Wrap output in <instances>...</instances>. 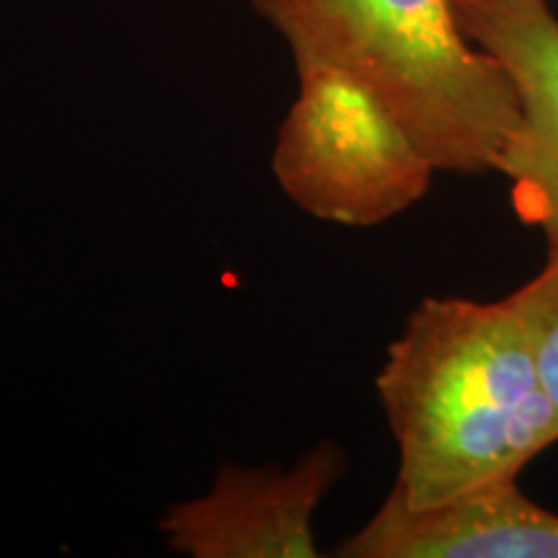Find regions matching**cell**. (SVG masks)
I'll return each mask as SVG.
<instances>
[{"mask_svg": "<svg viewBox=\"0 0 558 558\" xmlns=\"http://www.w3.org/2000/svg\"><path fill=\"white\" fill-rule=\"evenodd\" d=\"M375 393L399 450L390 488L411 509L520 478L558 445V409L507 298L418 300Z\"/></svg>", "mask_w": 558, "mask_h": 558, "instance_id": "1", "label": "cell"}, {"mask_svg": "<svg viewBox=\"0 0 558 558\" xmlns=\"http://www.w3.org/2000/svg\"><path fill=\"white\" fill-rule=\"evenodd\" d=\"M298 65L373 90L439 173H497L520 104L497 62L460 32L452 0H251Z\"/></svg>", "mask_w": 558, "mask_h": 558, "instance_id": "2", "label": "cell"}, {"mask_svg": "<svg viewBox=\"0 0 558 558\" xmlns=\"http://www.w3.org/2000/svg\"><path fill=\"white\" fill-rule=\"evenodd\" d=\"M298 94L277 130L271 173L320 222L373 228L427 197L437 166L365 83L329 65H298Z\"/></svg>", "mask_w": 558, "mask_h": 558, "instance_id": "3", "label": "cell"}, {"mask_svg": "<svg viewBox=\"0 0 558 558\" xmlns=\"http://www.w3.org/2000/svg\"><path fill=\"white\" fill-rule=\"evenodd\" d=\"M347 471L333 439L290 465L222 463L205 494L163 509L158 535L186 558H316V512Z\"/></svg>", "mask_w": 558, "mask_h": 558, "instance_id": "4", "label": "cell"}, {"mask_svg": "<svg viewBox=\"0 0 558 558\" xmlns=\"http://www.w3.org/2000/svg\"><path fill=\"white\" fill-rule=\"evenodd\" d=\"M452 11L518 94L520 128L497 169L514 213L558 246V16L548 0H452Z\"/></svg>", "mask_w": 558, "mask_h": 558, "instance_id": "5", "label": "cell"}, {"mask_svg": "<svg viewBox=\"0 0 558 558\" xmlns=\"http://www.w3.org/2000/svg\"><path fill=\"white\" fill-rule=\"evenodd\" d=\"M501 481L445 505L411 509L390 488L339 558H558V514Z\"/></svg>", "mask_w": 558, "mask_h": 558, "instance_id": "6", "label": "cell"}, {"mask_svg": "<svg viewBox=\"0 0 558 558\" xmlns=\"http://www.w3.org/2000/svg\"><path fill=\"white\" fill-rule=\"evenodd\" d=\"M507 300L527 333L543 383L558 409V246H548V259L538 275Z\"/></svg>", "mask_w": 558, "mask_h": 558, "instance_id": "7", "label": "cell"}]
</instances>
